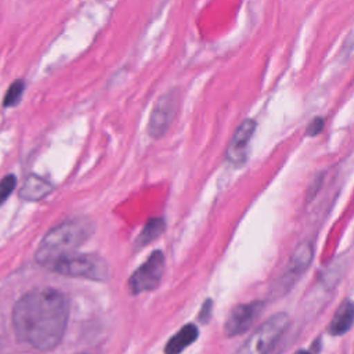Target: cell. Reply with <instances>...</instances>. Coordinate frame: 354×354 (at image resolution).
Returning a JSON list of instances; mask_svg holds the SVG:
<instances>
[{
  "label": "cell",
  "instance_id": "cell-1",
  "mask_svg": "<svg viewBox=\"0 0 354 354\" xmlns=\"http://www.w3.org/2000/svg\"><path fill=\"white\" fill-rule=\"evenodd\" d=\"M68 314L69 303L64 293L51 288L35 289L14 306L15 335L37 350H51L64 336Z\"/></svg>",
  "mask_w": 354,
  "mask_h": 354
},
{
  "label": "cell",
  "instance_id": "cell-2",
  "mask_svg": "<svg viewBox=\"0 0 354 354\" xmlns=\"http://www.w3.org/2000/svg\"><path fill=\"white\" fill-rule=\"evenodd\" d=\"M93 232V223L88 218H71L54 227L46 234L36 250V261L50 268L57 260L73 253L83 245Z\"/></svg>",
  "mask_w": 354,
  "mask_h": 354
},
{
  "label": "cell",
  "instance_id": "cell-3",
  "mask_svg": "<svg viewBox=\"0 0 354 354\" xmlns=\"http://www.w3.org/2000/svg\"><path fill=\"white\" fill-rule=\"evenodd\" d=\"M50 270L65 277L87 278L93 281H105L108 275L106 264L95 254L71 253L57 260Z\"/></svg>",
  "mask_w": 354,
  "mask_h": 354
},
{
  "label": "cell",
  "instance_id": "cell-16",
  "mask_svg": "<svg viewBox=\"0 0 354 354\" xmlns=\"http://www.w3.org/2000/svg\"><path fill=\"white\" fill-rule=\"evenodd\" d=\"M210 311H212V300H206L203 303V306H202L201 313H199V319L202 322H206L209 319V317H210Z\"/></svg>",
  "mask_w": 354,
  "mask_h": 354
},
{
  "label": "cell",
  "instance_id": "cell-6",
  "mask_svg": "<svg viewBox=\"0 0 354 354\" xmlns=\"http://www.w3.org/2000/svg\"><path fill=\"white\" fill-rule=\"evenodd\" d=\"M177 112V91H169L162 95L152 109L148 133L153 138L162 137L170 127Z\"/></svg>",
  "mask_w": 354,
  "mask_h": 354
},
{
  "label": "cell",
  "instance_id": "cell-12",
  "mask_svg": "<svg viewBox=\"0 0 354 354\" xmlns=\"http://www.w3.org/2000/svg\"><path fill=\"white\" fill-rule=\"evenodd\" d=\"M163 230H165V221H163V218H160V217H153V218H151V220L145 224V227L142 228L141 234L138 235V238H137V245H138V246H144V245L152 242L155 238H158V236L163 232Z\"/></svg>",
  "mask_w": 354,
  "mask_h": 354
},
{
  "label": "cell",
  "instance_id": "cell-11",
  "mask_svg": "<svg viewBox=\"0 0 354 354\" xmlns=\"http://www.w3.org/2000/svg\"><path fill=\"white\" fill-rule=\"evenodd\" d=\"M51 191V184L37 176H29L19 189V196L25 201H40Z\"/></svg>",
  "mask_w": 354,
  "mask_h": 354
},
{
  "label": "cell",
  "instance_id": "cell-15",
  "mask_svg": "<svg viewBox=\"0 0 354 354\" xmlns=\"http://www.w3.org/2000/svg\"><path fill=\"white\" fill-rule=\"evenodd\" d=\"M324 127V119L322 118H315L307 127V134L308 136H317L318 133H321Z\"/></svg>",
  "mask_w": 354,
  "mask_h": 354
},
{
  "label": "cell",
  "instance_id": "cell-13",
  "mask_svg": "<svg viewBox=\"0 0 354 354\" xmlns=\"http://www.w3.org/2000/svg\"><path fill=\"white\" fill-rule=\"evenodd\" d=\"M24 88H25V86H24V82H22V80L14 82V83L10 86L7 94L4 95V102H3L4 106H12V105H15V104L19 101V98H21V95H22V93H24Z\"/></svg>",
  "mask_w": 354,
  "mask_h": 354
},
{
  "label": "cell",
  "instance_id": "cell-14",
  "mask_svg": "<svg viewBox=\"0 0 354 354\" xmlns=\"http://www.w3.org/2000/svg\"><path fill=\"white\" fill-rule=\"evenodd\" d=\"M17 185V178L12 174H8L0 180V205L11 195Z\"/></svg>",
  "mask_w": 354,
  "mask_h": 354
},
{
  "label": "cell",
  "instance_id": "cell-4",
  "mask_svg": "<svg viewBox=\"0 0 354 354\" xmlns=\"http://www.w3.org/2000/svg\"><path fill=\"white\" fill-rule=\"evenodd\" d=\"M288 315L278 313L261 324L235 354H267L288 325Z\"/></svg>",
  "mask_w": 354,
  "mask_h": 354
},
{
  "label": "cell",
  "instance_id": "cell-5",
  "mask_svg": "<svg viewBox=\"0 0 354 354\" xmlns=\"http://www.w3.org/2000/svg\"><path fill=\"white\" fill-rule=\"evenodd\" d=\"M165 271V256L160 250H155L141 264L129 279V289L133 295L153 290L159 286Z\"/></svg>",
  "mask_w": 354,
  "mask_h": 354
},
{
  "label": "cell",
  "instance_id": "cell-17",
  "mask_svg": "<svg viewBox=\"0 0 354 354\" xmlns=\"http://www.w3.org/2000/svg\"><path fill=\"white\" fill-rule=\"evenodd\" d=\"M296 354H310V353H307V351H299V353H296Z\"/></svg>",
  "mask_w": 354,
  "mask_h": 354
},
{
  "label": "cell",
  "instance_id": "cell-9",
  "mask_svg": "<svg viewBox=\"0 0 354 354\" xmlns=\"http://www.w3.org/2000/svg\"><path fill=\"white\" fill-rule=\"evenodd\" d=\"M354 322V303L350 300H344L339 308L336 310L332 321L329 322L328 332L339 336L346 333Z\"/></svg>",
  "mask_w": 354,
  "mask_h": 354
},
{
  "label": "cell",
  "instance_id": "cell-7",
  "mask_svg": "<svg viewBox=\"0 0 354 354\" xmlns=\"http://www.w3.org/2000/svg\"><path fill=\"white\" fill-rule=\"evenodd\" d=\"M263 308V304L256 301V303H249V304H239L230 313L224 329L227 336H236L243 333L250 328L256 317L260 314Z\"/></svg>",
  "mask_w": 354,
  "mask_h": 354
},
{
  "label": "cell",
  "instance_id": "cell-10",
  "mask_svg": "<svg viewBox=\"0 0 354 354\" xmlns=\"http://www.w3.org/2000/svg\"><path fill=\"white\" fill-rule=\"evenodd\" d=\"M198 337V328L192 324L183 326L165 346V354H180L185 347L194 343Z\"/></svg>",
  "mask_w": 354,
  "mask_h": 354
},
{
  "label": "cell",
  "instance_id": "cell-8",
  "mask_svg": "<svg viewBox=\"0 0 354 354\" xmlns=\"http://www.w3.org/2000/svg\"><path fill=\"white\" fill-rule=\"evenodd\" d=\"M256 129L253 120H245L235 131L230 147L227 149V158L232 163H242L246 158V148L250 141V137Z\"/></svg>",
  "mask_w": 354,
  "mask_h": 354
}]
</instances>
